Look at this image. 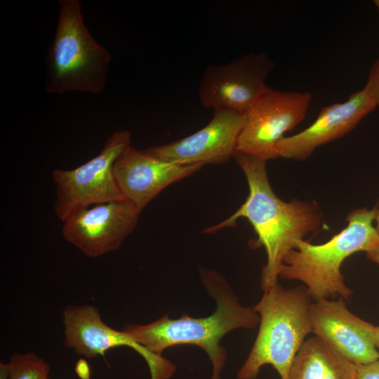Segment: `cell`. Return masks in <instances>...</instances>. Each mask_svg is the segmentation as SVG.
<instances>
[{"label":"cell","instance_id":"cell-1","mask_svg":"<svg viewBox=\"0 0 379 379\" xmlns=\"http://www.w3.org/2000/svg\"><path fill=\"white\" fill-rule=\"evenodd\" d=\"M232 157L246 178L248 195L234 214L204 232L213 233L233 227L239 218H246L267 253L260 280L261 288L265 291L278 283L286 255L296 248L307 234L321 227V216L314 202L300 199L286 202L279 199L270 184L266 161L238 151Z\"/></svg>","mask_w":379,"mask_h":379},{"label":"cell","instance_id":"cell-2","mask_svg":"<svg viewBox=\"0 0 379 379\" xmlns=\"http://www.w3.org/2000/svg\"><path fill=\"white\" fill-rule=\"evenodd\" d=\"M201 282L216 302L215 312L207 317L193 318L183 314L179 319L168 314L145 325L126 324L122 331L151 352H162L177 345H193L203 349L213 364L211 379H219L227 354L220 341L239 328L251 329L260 322L253 307L241 305L226 279L218 272L199 268Z\"/></svg>","mask_w":379,"mask_h":379},{"label":"cell","instance_id":"cell-3","mask_svg":"<svg viewBox=\"0 0 379 379\" xmlns=\"http://www.w3.org/2000/svg\"><path fill=\"white\" fill-rule=\"evenodd\" d=\"M377 209L376 206L352 211L347 225L324 244L300 241L284 258L279 277L302 282L314 301L338 295L348 300L352 291L346 286L340 268L351 255L366 253L379 243L373 225Z\"/></svg>","mask_w":379,"mask_h":379},{"label":"cell","instance_id":"cell-4","mask_svg":"<svg viewBox=\"0 0 379 379\" xmlns=\"http://www.w3.org/2000/svg\"><path fill=\"white\" fill-rule=\"evenodd\" d=\"M311 299L305 286L285 289L277 283L264 291L253 307L260 316L259 330L238 379H256L267 364L286 379L306 335L312 332Z\"/></svg>","mask_w":379,"mask_h":379},{"label":"cell","instance_id":"cell-5","mask_svg":"<svg viewBox=\"0 0 379 379\" xmlns=\"http://www.w3.org/2000/svg\"><path fill=\"white\" fill-rule=\"evenodd\" d=\"M112 56L87 29L78 0H60L55 38L46 58L47 93H100L109 74Z\"/></svg>","mask_w":379,"mask_h":379},{"label":"cell","instance_id":"cell-6","mask_svg":"<svg viewBox=\"0 0 379 379\" xmlns=\"http://www.w3.org/2000/svg\"><path fill=\"white\" fill-rule=\"evenodd\" d=\"M131 145L127 130L114 132L100 152L71 170L55 169L52 178L56 187L54 211L63 221L73 211L124 198L116 182L113 166L126 147Z\"/></svg>","mask_w":379,"mask_h":379},{"label":"cell","instance_id":"cell-7","mask_svg":"<svg viewBox=\"0 0 379 379\" xmlns=\"http://www.w3.org/2000/svg\"><path fill=\"white\" fill-rule=\"evenodd\" d=\"M311 100L309 92L278 91L267 86L246 112L237 151L265 161L278 158L277 144L284 133L303 121Z\"/></svg>","mask_w":379,"mask_h":379},{"label":"cell","instance_id":"cell-8","mask_svg":"<svg viewBox=\"0 0 379 379\" xmlns=\"http://www.w3.org/2000/svg\"><path fill=\"white\" fill-rule=\"evenodd\" d=\"M274 62L263 53H249L230 62L208 65L202 74L198 96L206 108L246 113L267 88Z\"/></svg>","mask_w":379,"mask_h":379},{"label":"cell","instance_id":"cell-9","mask_svg":"<svg viewBox=\"0 0 379 379\" xmlns=\"http://www.w3.org/2000/svg\"><path fill=\"white\" fill-rule=\"evenodd\" d=\"M140 213L126 198L81 208L62 221V236L85 255L99 257L119 248Z\"/></svg>","mask_w":379,"mask_h":379},{"label":"cell","instance_id":"cell-10","mask_svg":"<svg viewBox=\"0 0 379 379\" xmlns=\"http://www.w3.org/2000/svg\"><path fill=\"white\" fill-rule=\"evenodd\" d=\"M64 345L76 354L86 358L105 356L109 349L127 346L135 350L146 361L151 379H168L175 366L161 355L154 354L138 344L123 331L107 326L97 307L91 305H69L62 312Z\"/></svg>","mask_w":379,"mask_h":379},{"label":"cell","instance_id":"cell-11","mask_svg":"<svg viewBox=\"0 0 379 379\" xmlns=\"http://www.w3.org/2000/svg\"><path fill=\"white\" fill-rule=\"evenodd\" d=\"M245 119L246 113L216 109L209 123L198 131L145 151L176 164H224L237 151V139Z\"/></svg>","mask_w":379,"mask_h":379},{"label":"cell","instance_id":"cell-12","mask_svg":"<svg viewBox=\"0 0 379 379\" xmlns=\"http://www.w3.org/2000/svg\"><path fill=\"white\" fill-rule=\"evenodd\" d=\"M312 333L355 365L379 359L372 324L352 314L343 298L323 299L310 306Z\"/></svg>","mask_w":379,"mask_h":379},{"label":"cell","instance_id":"cell-13","mask_svg":"<svg viewBox=\"0 0 379 379\" xmlns=\"http://www.w3.org/2000/svg\"><path fill=\"white\" fill-rule=\"evenodd\" d=\"M377 106L363 88L343 102L323 107L302 131L284 137L277 145L279 157L305 161L319 147L344 137Z\"/></svg>","mask_w":379,"mask_h":379},{"label":"cell","instance_id":"cell-14","mask_svg":"<svg viewBox=\"0 0 379 379\" xmlns=\"http://www.w3.org/2000/svg\"><path fill=\"white\" fill-rule=\"evenodd\" d=\"M204 166L170 163L130 145L115 160L113 173L122 196L141 213L166 187L192 175Z\"/></svg>","mask_w":379,"mask_h":379},{"label":"cell","instance_id":"cell-15","mask_svg":"<svg viewBox=\"0 0 379 379\" xmlns=\"http://www.w3.org/2000/svg\"><path fill=\"white\" fill-rule=\"evenodd\" d=\"M357 365L317 336L305 340L286 379H357Z\"/></svg>","mask_w":379,"mask_h":379},{"label":"cell","instance_id":"cell-16","mask_svg":"<svg viewBox=\"0 0 379 379\" xmlns=\"http://www.w3.org/2000/svg\"><path fill=\"white\" fill-rule=\"evenodd\" d=\"M8 364V379H49L48 364L33 352L14 354Z\"/></svg>","mask_w":379,"mask_h":379},{"label":"cell","instance_id":"cell-17","mask_svg":"<svg viewBox=\"0 0 379 379\" xmlns=\"http://www.w3.org/2000/svg\"><path fill=\"white\" fill-rule=\"evenodd\" d=\"M373 101L379 106V58L372 65L368 75V79L364 87Z\"/></svg>","mask_w":379,"mask_h":379},{"label":"cell","instance_id":"cell-18","mask_svg":"<svg viewBox=\"0 0 379 379\" xmlns=\"http://www.w3.org/2000/svg\"><path fill=\"white\" fill-rule=\"evenodd\" d=\"M357 379H379V359L367 364L357 365Z\"/></svg>","mask_w":379,"mask_h":379},{"label":"cell","instance_id":"cell-19","mask_svg":"<svg viewBox=\"0 0 379 379\" xmlns=\"http://www.w3.org/2000/svg\"><path fill=\"white\" fill-rule=\"evenodd\" d=\"M75 372L81 379H90V368L84 359H80L76 364Z\"/></svg>","mask_w":379,"mask_h":379},{"label":"cell","instance_id":"cell-20","mask_svg":"<svg viewBox=\"0 0 379 379\" xmlns=\"http://www.w3.org/2000/svg\"><path fill=\"white\" fill-rule=\"evenodd\" d=\"M367 258L379 265V243L366 252Z\"/></svg>","mask_w":379,"mask_h":379},{"label":"cell","instance_id":"cell-21","mask_svg":"<svg viewBox=\"0 0 379 379\" xmlns=\"http://www.w3.org/2000/svg\"><path fill=\"white\" fill-rule=\"evenodd\" d=\"M0 379H8V363H0Z\"/></svg>","mask_w":379,"mask_h":379},{"label":"cell","instance_id":"cell-22","mask_svg":"<svg viewBox=\"0 0 379 379\" xmlns=\"http://www.w3.org/2000/svg\"><path fill=\"white\" fill-rule=\"evenodd\" d=\"M373 340L377 349L379 351V326L373 327Z\"/></svg>","mask_w":379,"mask_h":379},{"label":"cell","instance_id":"cell-23","mask_svg":"<svg viewBox=\"0 0 379 379\" xmlns=\"http://www.w3.org/2000/svg\"><path fill=\"white\" fill-rule=\"evenodd\" d=\"M375 222H376L375 228L379 234V207H378V209H377Z\"/></svg>","mask_w":379,"mask_h":379},{"label":"cell","instance_id":"cell-24","mask_svg":"<svg viewBox=\"0 0 379 379\" xmlns=\"http://www.w3.org/2000/svg\"><path fill=\"white\" fill-rule=\"evenodd\" d=\"M374 2V4L376 6L378 11H379V0H375L373 1Z\"/></svg>","mask_w":379,"mask_h":379}]
</instances>
